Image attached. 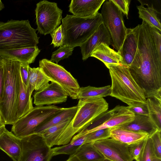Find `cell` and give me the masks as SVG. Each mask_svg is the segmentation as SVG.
<instances>
[{"label": "cell", "instance_id": "cell-46", "mask_svg": "<svg viewBox=\"0 0 161 161\" xmlns=\"http://www.w3.org/2000/svg\"><path fill=\"white\" fill-rule=\"evenodd\" d=\"M4 4L2 1L0 0V12L4 8Z\"/></svg>", "mask_w": 161, "mask_h": 161}, {"label": "cell", "instance_id": "cell-13", "mask_svg": "<svg viewBox=\"0 0 161 161\" xmlns=\"http://www.w3.org/2000/svg\"><path fill=\"white\" fill-rule=\"evenodd\" d=\"M72 119L66 120L38 134L42 136L47 145L51 148L55 145L66 144L78 133L72 126Z\"/></svg>", "mask_w": 161, "mask_h": 161}, {"label": "cell", "instance_id": "cell-31", "mask_svg": "<svg viewBox=\"0 0 161 161\" xmlns=\"http://www.w3.org/2000/svg\"><path fill=\"white\" fill-rule=\"evenodd\" d=\"M111 87L110 85L97 87L88 86L80 88L77 99L85 100L91 98L103 97L110 96Z\"/></svg>", "mask_w": 161, "mask_h": 161}, {"label": "cell", "instance_id": "cell-16", "mask_svg": "<svg viewBox=\"0 0 161 161\" xmlns=\"http://www.w3.org/2000/svg\"><path fill=\"white\" fill-rule=\"evenodd\" d=\"M139 25L133 28H127L125 39L119 51L122 58L121 65L129 67L136 54L138 46Z\"/></svg>", "mask_w": 161, "mask_h": 161}, {"label": "cell", "instance_id": "cell-34", "mask_svg": "<svg viewBox=\"0 0 161 161\" xmlns=\"http://www.w3.org/2000/svg\"><path fill=\"white\" fill-rule=\"evenodd\" d=\"M110 131V128L101 129L86 134L84 143H92L109 138Z\"/></svg>", "mask_w": 161, "mask_h": 161}, {"label": "cell", "instance_id": "cell-1", "mask_svg": "<svg viewBox=\"0 0 161 161\" xmlns=\"http://www.w3.org/2000/svg\"><path fill=\"white\" fill-rule=\"evenodd\" d=\"M139 25L137 51L127 67L147 98L161 94V60L155 48L150 26L143 21Z\"/></svg>", "mask_w": 161, "mask_h": 161}, {"label": "cell", "instance_id": "cell-47", "mask_svg": "<svg viewBox=\"0 0 161 161\" xmlns=\"http://www.w3.org/2000/svg\"><path fill=\"white\" fill-rule=\"evenodd\" d=\"M3 59L0 56V63L2 61Z\"/></svg>", "mask_w": 161, "mask_h": 161}, {"label": "cell", "instance_id": "cell-28", "mask_svg": "<svg viewBox=\"0 0 161 161\" xmlns=\"http://www.w3.org/2000/svg\"><path fill=\"white\" fill-rule=\"evenodd\" d=\"M148 116L158 129L161 130V94L146 98Z\"/></svg>", "mask_w": 161, "mask_h": 161}, {"label": "cell", "instance_id": "cell-39", "mask_svg": "<svg viewBox=\"0 0 161 161\" xmlns=\"http://www.w3.org/2000/svg\"><path fill=\"white\" fill-rule=\"evenodd\" d=\"M127 108L135 114L148 116V110L146 102L128 106Z\"/></svg>", "mask_w": 161, "mask_h": 161}, {"label": "cell", "instance_id": "cell-25", "mask_svg": "<svg viewBox=\"0 0 161 161\" xmlns=\"http://www.w3.org/2000/svg\"><path fill=\"white\" fill-rule=\"evenodd\" d=\"M28 72L27 88L31 96L34 90L41 91L49 84L50 80L39 67L32 68L29 66Z\"/></svg>", "mask_w": 161, "mask_h": 161}, {"label": "cell", "instance_id": "cell-20", "mask_svg": "<svg viewBox=\"0 0 161 161\" xmlns=\"http://www.w3.org/2000/svg\"><path fill=\"white\" fill-rule=\"evenodd\" d=\"M105 0H72L69 6V12L73 15L80 17L94 16Z\"/></svg>", "mask_w": 161, "mask_h": 161}, {"label": "cell", "instance_id": "cell-26", "mask_svg": "<svg viewBox=\"0 0 161 161\" xmlns=\"http://www.w3.org/2000/svg\"><path fill=\"white\" fill-rule=\"evenodd\" d=\"M33 108L32 98L30 95L20 74L19 90L17 108L18 119L26 114Z\"/></svg>", "mask_w": 161, "mask_h": 161}, {"label": "cell", "instance_id": "cell-18", "mask_svg": "<svg viewBox=\"0 0 161 161\" xmlns=\"http://www.w3.org/2000/svg\"><path fill=\"white\" fill-rule=\"evenodd\" d=\"M40 52L37 46L12 49H0V56L4 59H14L29 65L34 63Z\"/></svg>", "mask_w": 161, "mask_h": 161}, {"label": "cell", "instance_id": "cell-12", "mask_svg": "<svg viewBox=\"0 0 161 161\" xmlns=\"http://www.w3.org/2000/svg\"><path fill=\"white\" fill-rule=\"evenodd\" d=\"M21 139V152L18 161H50L52 148L42 136L34 134Z\"/></svg>", "mask_w": 161, "mask_h": 161}, {"label": "cell", "instance_id": "cell-5", "mask_svg": "<svg viewBox=\"0 0 161 161\" xmlns=\"http://www.w3.org/2000/svg\"><path fill=\"white\" fill-rule=\"evenodd\" d=\"M64 33V45L71 47L80 46L103 23L101 13L83 17L67 14L62 19Z\"/></svg>", "mask_w": 161, "mask_h": 161}, {"label": "cell", "instance_id": "cell-40", "mask_svg": "<svg viewBox=\"0 0 161 161\" xmlns=\"http://www.w3.org/2000/svg\"><path fill=\"white\" fill-rule=\"evenodd\" d=\"M122 13L126 15L127 18H128L129 6L131 0H111Z\"/></svg>", "mask_w": 161, "mask_h": 161}, {"label": "cell", "instance_id": "cell-45", "mask_svg": "<svg viewBox=\"0 0 161 161\" xmlns=\"http://www.w3.org/2000/svg\"><path fill=\"white\" fill-rule=\"evenodd\" d=\"M152 161H161V159L158 158L154 155L153 157Z\"/></svg>", "mask_w": 161, "mask_h": 161}, {"label": "cell", "instance_id": "cell-15", "mask_svg": "<svg viewBox=\"0 0 161 161\" xmlns=\"http://www.w3.org/2000/svg\"><path fill=\"white\" fill-rule=\"evenodd\" d=\"M33 96L35 105L44 106L65 102L68 96L59 85L51 82L42 90L36 91Z\"/></svg>", "mask_w": 161, "mask_h": 161}, {"label": "cell", "instance_id": "cell-2", "mask_svg": "<svg viewBox=\"0 0 161 161\" xmlns=\"http://www.w3.org/2000/svg\"><path fill=\"white\" fill-rule=\"evenodd\" d=\"M5 83L0 103V113L5 125L14 124L18 119L17 108L19 90L20 63L14 59H3Z\"/></svg>", "mask_w": 161, "mask_h": 161}, {"label": "cell", "instance_id": "cell-38", "mask_svg": "<svg viewBox=\"0 0 161 161\" xmlns=\"http://www.w3.org/2000/svg\"><path fill=\"white\" fill-rule=\"evenodd\" d=\"M146 139L129 146L130 154L134 160H136L139 157L145 145Z\"/></svg>", "mask_w": 161, "mask_h": 161}, {"label": "cell", "instance_id": "cell-48", "mask_svg": "<svg viewBox=\"0 0 161 161\" xmlns=\"http://www.w3.org/2000/svg\"><path fill=\"white\" fill-rule=\"evenodd\" d=\"M102 161H111L106 159H105L104 160Z\"/></svg>", "mask_w": 161, "mask_h": 161}, {"label": "cell", "instance_id": "cell-44", "mask_svg": "<svg viewBox=\"0 0 161 161\" xmlns=\"http://www.w3.org/2000/svg\"><path fill=\"white\" fill-rule=\"evenodd\" d=\"M65 161H81L75 155L69 156L68 158Z\"/></svg>", "mask_w": 161, "mask_h": 161}, {"label": "cell", "instance_id": "cell-21", "mask_svg": "<svg viewBox=\"0 0 161 161\" xmlns=\"http://www.w3.org/2000/svg\"><path fill=\"white\" fill-rule=\"evenodd\" d=\"M91 57L102 61L109 69L121 64L122 58L119 53L105 43H102L92 52Z\"/></svg>", "mask_w": 161, "mask_h": 161}, {"label": "cell", "instance_id": "cell-37", "mask_svg": "<svg viewBox=\"0 0 161 161\" xmlns=\"http://www.w3.org/2000/svg\"><path fill=\"white\" fill-rule=\"evenodd\" d=\"M150 29L158 58L161 60V32L154 27H150Z\"/></svg>", "mask_w": 161, "mask_h": 161}, {"label": "cell", "instance_id": "cell-17", "mask_svg": "<svg viewBox=\"0 0 161 161\" xmlns=\"http://www.w3.org/2000/svg\"><path fill=\"white\" fill-rule=\"evenodd\" d=\"M102 43L109 46L112 45L110 36L103 23L100 25L96 30L80 46L82 59L85 61L89 57L94 49Z\"/></svg>", "mask_w": 161, "mask_h": 161}, {"label": "cell", "instance_id": "cell-11", "mask_svg": "<svg viewBox=\"0 0 161 161\" xmlns=\"http://www.w3.org/2000/svg\"><path fill=\"white\" fill-rule=\"evenodd\" d=\"M36 6V30L44 35L50 34L60 24L62 10L58 7L56 3L46 0L40 1Z\"/></svg>", "mask_w": 161, "mask_h": 161}, {"label": "cell", "instance_id": "cell-41", "mask_svg": "<svg viewBox=\"0 0 161 161\" xmlns=\"http://www.w3.org/2000/svg\"><path fill=\"white\" fill-rule=\"evenodd\" d=\"M29 65L20 63V72L23 82L27 87L29 76L28 68Z\"/></svg>", "mask_w": 161, "mask_h": 161}, {"label": "cell", "instance_id": "cell-3", "mask_svg": "<svg viewBox=\"0 0 161 161\" xmlns=\"http://www.w3.org/2000/svg\"><path fill=\"white\" fill-rule=\"evenodd\" d=\"M36 30L28 20L0 22V49L34 47L39 43Z\"/></svg>", "mask_w": 161, "mask_h": 161}, {"label": "cell", "instance_id": "cell-6", "mask_svg": "<svg viewBox=\"0 0 161 161\" xmlns=\"http://www.w3.org/2000/svg\"><path fill=\"white\" fill-rule=\"evenodd\" d=\"M61 108L54 105L33 107L12 125L11 132L20 138L34 134L39 125Z\"/></svg>", "mask_w": 161, "mask_h": 161}, {"label": "cell", "instance_id": "cell-42", "mask_svg": "<svg viewBox=\"0 0 161 161\" xmlns=\"http://www.w3.org/2000/svg\"><path fill=\"white\" fill-rule=\"evenodd\" d=\"M4 83V70L2 60L0 63V103L2 101L3 96Z\"/></svg>", "mask_w": 161, "mask_h": 161}, {"label": "cell", "instance_id": "cell-14", "mask_svg": "<svg viewBox=\"0 0 161 161\" xmlns=\"http://www.w3.org/2000/svg\"><path fill=\"white\" fill-rule=\"evenodd\" d=\"M103 156L111 161H133L129 146L112 138L91 143Z\"/></svg>", "mask_w": 161, "mask_h": 161}, {"label": "cell", "instance_id": "cell-23", "mask_svg": "<svg viewBox=\"0 0 161 161\" xmlns=\"http://www.w3.org/2000/svg\"><path fill=\"white\" fill-rule=\"evenodd\" d=\"M148 136L147 133L133 131L120 127L110 128V138L128 146L145 139Z\"/></svg>", "mask_w": 161, "mask_h": 161}, {"label": "cell", "instance_id": "cell-19", "mask_svg": "<svg viewBox=\"0 0 161 161\" xmlns=\"http://www.w3.org/2000/svg\"><path fill=\"white\" fill-rule=\"evenodd\" d=\"M21 149V139L5 127L0 134V149L14 161H18Z\"/></svg>", "mask_w": 161, "mask_h": 161}, {"label": "cell", "instance_id": "cell-9", "mask_svg": "<svg viewBox=\"0 0 161 161\" xmlns=\"http://www.w3.org/2000/svg\"><path fill=\"white\" fill-rule=\"evenodd\" d=\"M39 67L51 82L59 85L72 99H77L80 87L70 72L61 65L45 58L39 61Z\"/></svg>", "mask_w": 161, "mask_h": 161}, {"label": "cell", "instance_id": "cell-43", "mask_svg": "<svg viewBox=\"0 0 161 161\" xmlns=\"http://www.w3.org/2000/svg\"><path fill=\"white\" fill-rule=\"evenodd\" d=\"M4 121L0 113V134L5 127Z\"/></svg>", "mask_w": 161, "mask_h": 161}, {"label": "cell", "instance_id": "cell-4", "mask_svg": "<svg viewBox=\"0 0 161 161\" xmlns=\"http://www.w3.org/2000/svg\"><path fill=\"white\" fill-rule=\"evenodd\" d=\"M112 85L110 96L129 106L146 102L143 91L131 75L127 67L120 64L109 69Z\"/></svg>", "mask_w": 161, "mask_h": 161}, {"label": "cell", "instance_id": "cell-27", "mask_svg": "<svg viewBox=\"0 0 161 161\" xmlns=\"http://www.w3.org/2000/svg\"><path fill=\"white\" fill-rule=\"evenodd\" d=\"M86 138V134L81 135L78 133L69 143L52 148L53 156L61 154L75 155L79 147L84 143Z\"/></svg>", "mask_w": 161, "mask_h": 161}, {"label": "cell", "instance_id": "cell-35", "mask_svg": "<svg viewBox=\"0 0 161 161\" xmlns=\"http://www.w3.org/2000/svg\"><path fill=\"white\" fill-rule=\"evenodd\" d=\"M53 44L54 47L64 45V33L62 24L50 34Z\"/></svg>", "mask_w": 161, "mask_h": 161}, {"label": "cell", "instance_id": "cell-22", "mask_svg": "<svg viewBox=\"0 0 161 161\" xmlns=\"http://www.w3.org/2000/svg\"><path fill=\"white\" fill-rule=\"evenodd\" d=\"M77 106L61 108L58 111L45 120L36 128L34 134H39L49 127L66 120L72 119L77 110Z\"/></svg>", "mask_w": 161, "mask_h": 161}, {"label": "cell", "instance_id": "cell-10", "mask_svg": "<svg viewBox=\"0 0 161 161\" xmlns=\"http://www.w3.org/2000/svg\"><path fill=\"white\" fill-rule=\"evenodd\" d=\"M135 115L127 107L117 105L101 114L86 130L78 133L85 135L98 130L123 126L131 122L134 119Z\"/></svg>", "mask_w": 161, "mask_h": 161}, {"label": "cell", "instance_id": "cell-7", "mask_svg": "<svg viewBox=\"0 0 161 161\" xmlns=\"http://www.w3.org/2000/svg\"><path fill=\"white\" fill-rule=\"evenodd\" d=\"M101 14L104 25L110 36L112 45L118 52L123 44L127 29L122 13L111 0H105Z\"/></svg>", "mask_w": 161, "mask_h": 161}, {"label": "cell", "instance_id": "cell-29", "mask_svg": "<svg viewBox=\"0 0 161 161\" xmlns=\"http://www.w3.org/2000/svg\"><path fill=\"white\" fill-rule=\"evenodd\" d=\"M75 155L81 161H102L105 159L91 143L82 144Z\"/></svg>", "mask_w": 161, "mask_h": 161}, {"label": "cell", "instance_id": "cell-24", "mask_svg": "<svg viewBox=\"0 0 161 161\" xmlns=\"http://www.w3.org/2000/svg\"><path fill=\"white\" fill-rule=\"evenodd\" d=\"M135 115L134 119L131 122L119 127L133 131L145 133L149 136L158 130L148 116Z\"/></svg>", "mask_w": 161, "mask_h": 161}, {"label": "cell", "instance_id": "cell-36", "mask_svg": "<svg viewBox=\"0 0 161 161\" xmlns=\"http://www.w3.org/2000/svg\"><path fill=\"white\" fill-rule=\"evenodd\" d=\"M161 130H157L149 136L151 139L155 154L158 158L161 159Z\"/></svg>", "mask_w": 161, "mask_h": 161}, {"label": "cell", "instance_id": "cell-32", "mask_svg": "<svg viewBox=\"0 0 161 161\" xmlns=\"http://www.w3.org/2000/svg\"><path fill=\"white\" fill-rule=\"evenodd\" d=\"M74 48L67 45H64L52 53L50 60L58 64L61 60L68 58L72 54Z\"/></svg>", "mask_w": 161, "mask_h": 161}, {"label": "cell", "instance_id": "cell-30", "mask_svg": "<svg viewBox=\"0 0 161 161\" xmlns=\"http://www.w3.org/2000/svg\"><path fill=\"white\" fill-rule=\"evenodd\" d=\"M141 5L137 6L138 10L139 18L142 19L150 27H154L161 32L160 20L158 16V12L153 8V5L151 7L145 8Z\"/></svg>", "mask_w": 161, "mask_h": 161}, {"label": "cell", "instance_id": "cell-33", "mask_svg": "<svg viewBox=\"0 0 161 161\" xmlns=\"http://www.w3.org/2000/svg\"><path fill=\"white\" fill-rule=\"evenodd\" d=\"M155 155L152 142L149 136L146 139L145 145L136 161H152Z\"/></svg>", "mask_w": 161, "mask_h": 161}, {"label": "cell", "instance_id": "cell-8", "mask_svg": "<svg viewBox=\"0 0 161 161\" xmlns=\"http://www.w3.org/2000/svg\"><path fill=\"white\" fill-rule=\"evenodd\" d=\"M77 106L72 125L78 133L87 128L108 108V103L103 97L79 100Z\"/></svg>", "mask_w": 161, "mask_h": 161}]
</instances>
